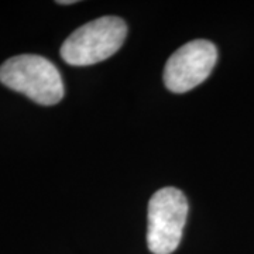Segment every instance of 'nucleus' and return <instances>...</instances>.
<instances>
[{
    "instance_id": "f257e3e1",
    "label": "nucleus",
    "mask_w": 254,
    "mask_h": 254,
    "mask_svg": "<svg viewBox=\"0 0 254 254\" xmlns=\"http://www.w3.org/2000/svg\"><path fill=\"white\" fill-rule=\"evenodd\" d=\"M0 82L38 105H57L64 98L61 73L54 64L40 55H17L3 63Z\"/></svg>"
},
{
    "instance_id": "f03ea898",
    "label": "nucleus",
    "mask_w": 254,
    "mask_h": 254,
    "mask_svg": "<svg viewBox=\"0 0 254 254\" xmlns=\"http://www.w3.org/2000/svg\"><path fill=\"white\" fill-rule=\"evenodd\" d=\"M127 36L126 23L116 16H105L76 28L64 41L61 57L75 66L93 65L116 54Z\"/></svg>"
},
{
    "instance_id": "7ed1b4c3",
    "label": "nucleus",
    "mask_w": 254,
    "mask_h": 254,
    "mask_svg": "<svg viewBox=\"0 0 254 254\" xmlns=\"http://www.w3.org/2000/svg\"><path fill=\"white\" fill-rule=\"evenodd\" d=\"M147 246L153 254H171L181 243L188 218V200L182 190L167 187L148 202Z\"/></svg>"
},
{
    "instance_id": "20e7f679",
    "label": "nucleus",
    "mask_w": 254,
    "mask_h": 254,
    "mask_svg": "<svg viewBox=\"0 0 254 254\" xmlns=\"http://www.w3.org/2000/svg\"><path fill=\"white\" fill-rule=\"evenodd\" d=\"M218 61V50L208 40H193L167 61L164 83L174 93H185L208 78Z\"/></svg>"
},
{
    "instance_id": "39448f33",
    "label": "nucleus",
    "mask_w": 254,
    "mask_h": 254,
    "mask_svg": "<svg viewBox=\"0 0 254 254\" xmlns=\"http://www.w3.org/2000/svg\"><path fill=\"white\" fill-rule=\"evenodd\" d=\"M58 3H60V4H72V3H75V0H66V1H63V0H60Z\"/></svg>"
}]
</instances>
